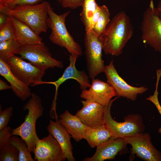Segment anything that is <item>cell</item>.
I'll return each instance as SVG.
<instances>
[{"mask_svg": "<svg viewBox=\"0 0 161 161\" xmlns=\"http://www.w3.org/2000/svg\"><path fill=\"white\" fill-rule=\"evenodd\" d=\"M134 32L129 16L124 11L117 13L99 36L105 53L116 56L121 55Z\"/></svg>", "mask_w": 161, "mask_h": 161, "instance_id": "6da1fadb", "label": "cell"}, {"mask_svg": "<svg viewBox=\"0 0 161 161\" xmlns=\"http://www.w3.org/2000/svg\"><path fill=\"white\" fill-rule=\"evenodd\" d=\"M27 111L24 122L12 129V135L19 136L26 143L31 152L34 153L36 144L40 139L37 135L35 124L37 119L42 116L44 108L40 97L34 92L23 107Z\"/></svg>", "mask_w": 161, "mask_h": 161, "instance_id": "7a4b0ae2", "label": "cell"}, {"mask_svg": "<svg viewBox=\"0 0 161 161\" xmlns=\"http://www.w3.org/2000/svg\"><path fill=\"white\" fill-rule=\"evenodd\" d=\"M47 10V25L51 30L49 37L50 41L54 44L66 48L70 55H81L82 51L80 46L69 33L65 25L66 19L70 11L58 15L48 2Z\"/></svg>", "mask_w": 161, "mask_h": 161, "instance_id": "3957f363", "label": "cell"}, {"mask_svg": "<svg viewBox=\"0 0 161 161\" xmlns=\"http://www.w3.org/2000/svg\"><path fill=\"white\" fill-rule=\"evenodd\" d=\"M47 1L35 5L17 6L11 9H0V12L13 17L29 26L38 35L46 32L48 28V17Z\"/></svg>", "mask_w": 161, "mask_h": 161, "instance_id": "277c9868", "label": "cell"}, {"mask_svg": "<svg viewBox=\"0 0 161 161\" xmlns=\"http://www.w3.org/2000/svg\"><path fill=\"white\" fill-rule=\"evenodd\" d=\"M118 97L112 100L104 106L105 124L112 136L124 138L143 133L145 126L141 116L138 114H130L124 118L125 121L118 122L113 119L111 114L113 102Z\"/></svg>", "mask_w": 161, "mask_h": 161, "instance_id": "5b68a950", "label": "cell"}, {"mask_svg": "<svg viewBox=\"0 0 161 161\" xmlns=\"http://www.w3.org/2000/svg\"><path fill=\"white\" fill-rule=\"evenodd\" d=\"M140 29L143 42L161 53V19L153 0L143 13Z\"/></svg>", "mask_w": 161, "mask_h": 161, "instance_id": "8992f818", "label": "cell"}, {"mask_svg": "<svg viewBox=\"0 0 161 161\" xmlns=\"http://www.w3.org/2000/svg\"><path fill=\"white\" fill-rule=\"evenodd\" d=\"M85 54L87 69L92 79L104 72L106 66L102 59V46L99 36L92 30L86 32L84 38Z\"/></svg>", "mask_w": 161, "mask_h": 161, "instance_id": "52a82bcc", "label": "cell"}, {"mask_svg": "<svg viewBox=\"0 0 161 161\" xmlns=\"http://www.w3.org/2000/svg\"><path fill=\"white\" fill-rule=\"evenodd\" d=\"M9 68L18 79L28 86H34L42 81L45 70L27 62L15 55L6 61Z\"/></svg>", "mask_w": 161, "mask_h": 161, "instance_id": "ba28073f", "label": "cell"}, {"mask_svg": "<svg viewBox=\"0 0 161 161\" xmlns=\"http://www.w3.org/2000/svg\"><path fill=\"white\" fill-rule=\"evenodd\" d=\"M18 54L23 59L27 60L32 64L45 70L64 66L61 61L52 57L49 49L44 43L21 47Z\"/></svg>", "mask_w": 161, "mask_h": 161, "instance_id": "9c48e42d", "label": "cell"}, {"mask_svg": "<svg viewBox=\"0 0 161 161\" xmlns=\"http://www.w3.org/2000/svg\"><path fill=\"white\" fill-rule=\"evenodd\" d=\"M104 72L107 82L115 90L116 96L122 97L134 101L137 99L138 95L144 93L148 90L145 86L136 87L128 84L118 74L112 60L106 66Z\"/></svg>", "mask_w": 161, "mask_h": 161, "instance_id": "30bf717a", "label": "cell"}, {"mask_svg": "<svg viewBox=\"0 0 161 161\" xmlns=\"http://www.w3.org/2000/svg\"><path fill=\"white\" fill-rule=\"evenodd\" d=\"M124 138L131 145L132 154L146 161H161V153L153 145L149 134L143 133Z\"/></svg>", "mask_w": 161, "mask_h": 161, "instance_id": "8fae6325", "label": "cell"}, {"mask_svg": "<svg viewBox=\"0 0 161 161\" xmlns=\"http://www.w3.org/2000/svg\"><path fill=\"white\" fill-rule=\"evenodd\" d=\"M34 154L38 161H62L66 159L55 138L50 134L37 143Z\"/></svg>", "mask_w": 161, "mask_h": 161, "instance_id": "7c38bea8", "label": "cell"}, {"mask_svg": "<svg viewBox=\"0 0 161 161\" xmlns=\"http://www.w3.org/2000/svg\"><path fill=\"white\" fill-rule=\"evenodd\" d=\"M80 96L86 100L96 102L105 106L112 98L116 96V93L114 88L107 82L93 78L89 89L82 91Z\"/></svg>", "mask_w": 161, "mask_h": 161, "instance_id": "4fadbf2b", "label": "cell"}, {"mask_svg": "<svg viewBox=\"0 0 161 161\" xmlns=\"http://www.w3.org/2000/svg\"><path fill=\"white\" fill-rule=\"evenodd\" d=\"M78 55H70L69 64L65 70L62 75L57 80L54 81H42L40 84H49L54 85L55 87V92L53 103L56 104L58 90L60 86L67 80L73 79L79 83L81 90L83 91L89 88L91 86L89 80V77L84 71L78 70L75 67V63L78 58Z\"/></svg>", "mask_w": 161, "mask_h": 161, "instance_id": "5bb4252c", "label": "cell"}, {"mask_svg": "<svg viewBox=\"0 0 161 161\" xmlns=\"http://www.w3.org/2000/svg\"><path fill=\"white\" fill-rule=\"evenodd\" d=\"M82 109L75 115L88 127L105 124L104 106L95 101L82 100Z\"/></svg>", "mask_w": 161, "mask_h": 161, "instance_id": "9a60e30c", "label": "cell"}, {"mask_svg": "<svg viewBox=\"0 0 161 161\" xmlns=\"http://www.w3.org/2000/svg\"><path fill=\"white\" fill-rule=\"evenodd\" d=\"M128 143L123 138L112 136L108 140L97 147L96 150L91 157L84 161H103L113 159L117 154L126 147Z\"/></svg>", "mask_w": 161, "mask_h": 161, "instance_id": "2e32d148", "label": "cell"}, {"mask_svg": "<svg viewBox=\"0 0 161 161\" xmlns=\"http://www.w3.org/2000/svg\"><path fill=\"white\" fill-rule=\"evenodd\" d=\"M47 130L59 144L64 157L69 161H75L70 140L72 136L60 123L58 120L56 119L55 121L50 120Z\"/></svg>", "mask_w": 161, "mask_h": 161, "instance_id": "e0dca14e", "label": "cell"}, {"mask_svg": "<svg viewBox=\"0 0 161 161\" xmlns=\"http://www.w3.org/2000/svg\"><path fill=\"white\" fill-rule=\"evenodd\" d=\"M10 17L15 30V40L21 47L43 43L42 38L29 26L13 17Z\"/></svg>", "mask_w": 161, "mask_h": 161, "instance_id": "ac0fdd59", "label": "cell"}, {"mask_svg": "<svg viewBox=\"0 0 161 161\" xmlns=\"http://www.w3.org/2000/svg\"><path fill=\"white\" fill-rule=\"evenodd\" d=\"M0 74L10 83L11 89L21 100H26L31 97L32 92L29 86L15 76L10 70L6 62L1 59H0Z\"/></svg>", "mask_w": 161, "mask_h": 161, "instance_id": "d6986e66", "label": "cell"}, {"mask_svg": "<svg viewBox=\"0 0 161 161\" xmlns=\"http://www.w3.org/2000/svg\"><path fill=\"white\" fill-rule=\"evenodd\" d=\"M59 117L58 120L60 123L75 141L78 142L83 139L88 127L78 117L66 110L60 115Z\"/></svg>", "mask_w": 161, "mask_h": 161, "instance_id": "ffe728a7", "label": "cell"}, {"mask_svg": "<svg viewBox=\"0 0 161 161\" xmlns=\"http://www.w3.org/2000/svg\"><path fill=\"white\" fill-rule=\"evenodd\" d=\"M112 135L105 124L95 127H88L83 139L86 140L90 146L94 148L106 142Z\"/></svg>", "mask_w": 161, "mask_h": 161, "instance_id": "44dd1931", "label": "cell"}, {"mask_svg": "<svg viewBox=\"0 0 161 161\" xmlns=\"http://www.w3.org/2000/svg\"><path fill=\"white\" fill-rule=\"evenodd\" d=\"M95 0H83L80 19L83 24L86 32L92 30L91 21L92 17L98 7Z\"/></svg>", "mask_w": 161, "mask_h": 161, "instance_id": "7402d4cb", "label": "cell"}, {"mask_svg": "<svg viewBox=\"0 0 161 161\" xmlns=\"http://www.w3.org/2000/svg\"><path fill=\"white\" fill-rule=\"evenodd\" d=\"M21 46L14 39L0 42V59L5 61L18 54Z\"/></svg>", "mask_w": 161, "mask_h": 161, "instance_id": "603a6c76", "label": "cell"}, {"mask_svg": "<svg viewBox=\"0 0 161 161\" xmlns=\"http://www.w3.org/2000/svg\"><path fill=\"white\" fill-rule=\"evenodd\" d=\"M18 136L13 135L10 139V142L19 152V161H34L31 154V151L26 142Z\"/></svg>", "mask_w": 161, "mask_h": 161, "instance_id": "cb8c5ba5", "label": "cell"}, {"mask_svg": "<svg viewBox=\"0 0 161 161\" xmlns=\"http://www.w3.org/2000/svg\"><path fill=\"white\" fill-rule=\"evenodd\" d=\"M100 13L97 21L92 30L99 36L105 31L110 21V13L107 7L103 5L99 6Z\"/></svg>", "mask_w": 161, "mask_h": 161, "instance_id": "d4e9b609", "label": "cell"}, {"mask_svg": "<svg viewBox=\"0 0 161 161\" xmlns=\"http://www.w3.org/2000/svg\"><path fill=\"white\" fill-rule=\"evenodd\" d=\"M19 152L9 142L0 148V161H19Z\"/></svg>", "mask_w": 161, "mask_h": 161, "instance_id": "484cf974", "label": "cell"}, {"mask_svg": "<svg viewBox=\"0 0 161 161\" xmlns=\"http://www.w3.org/2000/svg\"><path fill=\"white\" fill-rule=\"evenodd\" d=\"M15 38L14 28L10 17L8 16L5 23L0 27V42Z\"/></svg>", "mask_w": 161, "mask_h": 161, "instance_id": "4316f807", "label": "cell"}, {"mask_svg": "<svg viewBox=\"0 0 161 161\" xmlns=\"http://www.w3.org/2000/svg\"><path fill=\"white\" fill-rule=\"evenodd\" d=\"M43 0H0V9L39 4Z\"/></svg>", "mask_w": 161, "mask_h": 161, "instance_id": "83f0119b", "label": "cell"}, {"mask_svg": "<svg viewBox=\"0 0 161 161\" xmlns=\"http://www.w3.org/2000/svg\"><path fill=\"white\" fill-rule=\"evenodd\" d=\"M157 81L156 83L155 90L152 95L150 96L147 97L146 99L149 100L153 103L156 106L159 112L161 115V106L158 100V87L159 81L161 77V72H158L156 73ZM158 132L161 134V127L158 129Z\"/></svg>", "mask_w": 161, "mask_h": 161, "instance_id": "f1b7e54d", "label": "cell"}, {"mask_svg": "<svg viewBox=\"0 0 161 161\" xmlns=\"http://www.w3.org/2000/svg\"><path fill=\"white\" fill-rule=\"evenodd\" d=\"M13 111L12 106L2 110L1 106L0 105V130L7 126L10 118L13 115Z\"/></svg>", "mask_w": 161, "mask_h": 161, "instance_id": "f546056e", "label": "cell"}, {"mask_svg": "<svg viewBox=\"0 0 161 161\" xmlns=\"http://www.w3.org/2000/svg\"><path fill=\"white\" fill-rule=\"evenodd\" d=\"M12 136L10 127L7 126L0 130V148L10 142Z\"/></svg>", "mask_w": 161, "mask_h": 161, "instance_id": "4dcf8cb0", "label": "cell"}, {"mask_svg": "<svg viewBox=\"0 0 161 161\" xmlns=\"http://www.w3.org/2000/svg\"><path fill=\"white\" fill-rule=\"evenodd\" d=\"M56 0L58 1L63 7L72 9H75L81 7L83 2V0Z\"/></svg>", "mask_w": 161, "mask_h": 161, "instance_id": "1f68e13d", "label": "cell"}, {"mask_svg": "<svg viewBox=\"0 0 161 161\" xmlns=\"http://www.w3.org/2000/svg\"><path fill=\"white\" fill-rule=\"evenodd\" d=\"M100 13V9L99 6L94 14L91 21V26L92 30L95 25L99 17Z\"/></svg>", "mask_w": 161, "mask_h": 161, "instance_id": "d6a6232c", "label": "cell"}, {"mask_svg": "<svg viewBox=\"0 0 161 161\" xmlns=\"http://www.w3.org/2000/svg\"><path fill=\"white\" fill-rule=\"evenodd\" d=\"M8 16L6 14L0 12V27L3 26L6 22Z\"/></svg>", "mask_w": 161, "mask_h": 161, "instance_id": "836d02e7", "label": "cell"}, {"mask_svg": "<svg viewBox=\"0 0 161 161\" xmlns=\"http://www.w3.org/2000/svg\"><path fill=\"white\" fill-rule=\"evenodd\" d=\"M10 86L7 85L6 83L3 80L0 79V90L10 89Z\"/></svg>", "mask_w": 161, "mask_h": 161, "instance_id": "e575fe53", "label": "cell"}, {"mask_svg": "<svg viewBox=\"0 0 161 161\" xmlns=\"http://www.w3.org/2000/svg\"><path fill=\"white\" fill-rule=\"evenodd\" d=\"M156 8L158 16L161 19V0L160 1Z\"/></svg>", "mask_w": 161, "mask_h": 161, "instance_id": "d590c367", "label": "cell"}]
</instances>
